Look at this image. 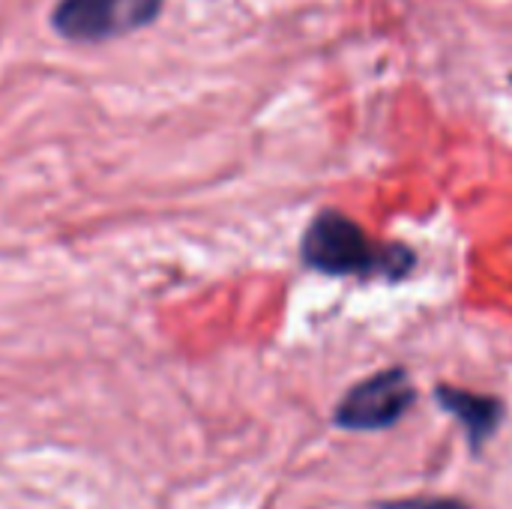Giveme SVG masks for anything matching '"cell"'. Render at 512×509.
Listing matches in <instances>:
<instances>
[{
    "label": "cell",
    "instance_id": "cell-1",
    "mask_svg": "<svg viewBox=\"0 0 512 509\" xmlns=\"http://www.w3.org/2000/svg\"><path fill=\"white\" fill-rule=\"evenodd\" d=\"M300 255L318 273L360 279H402L417 261L408 246L372 240L351 216L339 210H321L309 222Z\"/></svg>",
    "mask_w": 512,
    "mask_h": 509
},
{
    "label": "cell",
    "instance_id": "cell-2",
    "mask_svg": "<svg viewBox=\"0 0 512 509\" xmlns=\"http://www.w3.org/2000/svg\"><path fill=\"white\" fill-rule=\"evenodd\" d=\"M162 6L165 0H57L51 27L66 42L96 45L153 24Z\"/></svg>",
    "mask_w": 512,
    "mask_h": 509
},
{
    "label": "cell",
    "instance_id": "cell-3",
    "mask_svg": "<svg viewBox=\"0 0 512 509\" xmlns=\"http://www.w3.org/2000/svg\"><path fill=\"white\" fill-rule=\"evenodd\" d=\"M417 393L405 369H387L366 381H360L336 408V426L348 432H381L396 426L408 408L414 405Z\"/></svg>",
    "mask_w": 512,
    "mask_h": 509
},
{
    "label": "cell",
    "instance_id": "cell-4",
    "mask_svg": "<svg viewBox=\"0 0 512 509\" xmlns=\"http://www.w3.org/2000/svg\"><path fill=\"white\" fill-rule=\"evenodd\" d=\"M435 399L441 408H447L465 426L474 453H480V447L498 432V426L504 420V405L492 396H480V393L456 390V387H438Z\"/></svg>",
    "mask_w": 512,
    "mask_h": 509
},
{
    "label": "cell",
    "instance_id": "cell-5",
    "mask_svg": "<svg viewBox=\"0 0 512 509\" xmlns=\"http://www.w3.org/2000/svg\"><path fill=\"white\" fill-rule=\"evenodd\" d=\"M381 509H471L462 501H450V498H411V501H393L384 504Z\"/></svg>",
    "mask_w": 512,
    "mask_h": 509
}]
</instances>
